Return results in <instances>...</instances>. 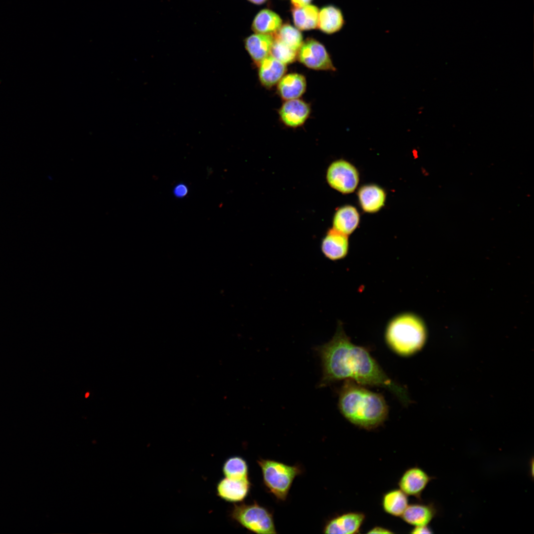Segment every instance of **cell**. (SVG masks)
I'll return each instance as SVG.
<instances>
[{
    "instance_id": "6da1fadb",
    "label": "cell",
    "mask_w": 534,
    "mask_h": 534,
    "mask_svg": "<svg viewBox=\"0 0 534 534\" xmlns=\"http://www.w3.org/2000/svg\"><path fill=\"white\" fill-rule=\"evenodd\" d=\"M314 349L322 367L318 388L343 380H351L366 387L384 388L405 406L411 403L406 389L386 374L368 350L352 342L341 321H338L331 339Z\"/></svg>"
},
{
    "instance_id": "7a4b0ae2",
    "label": "cell",
    "mask_w": 534,
    "mask_h": 534,
    "mask_svg": "<svg viewBox=\"0 0 534 534\" xmlns=\"http://www.w3.org/2000/svg\"><path fill=\"white\" fill-rule=\"evenodd\" d=\"M338 407L350 423L368 431L382 426L389 413L388 406L382 395L351 380H344L340 389Z\"/></svg>"
},
{
    "instance_id": "3957f363",
    "label": "cell",
    "mask_w": 534,
    "mask_h": 534,
    "mask_svg": "<svg viewBox=\"0 0 534 534\" xmlns=\"http://www.w3.org/2000/svg\"><path fill=\"white\" fill-rule=\"evenodd\" d=\"M384 339L388 347L396 355L410 356L418 352L425 343V324L415 313L406 312L398 313L388 322Z\"/></svg>"
},
{
    "instance_id": "277c9868",
    "label": "cell",
    "mask_w": 534,
    "mask_h": 534,
    "mask_svg": "<svg viewBox=\"0 0 534 534\" xmlns=\"http://www.w3.org/2000/svg\"><path fill=\"white\" fill-rule=\"evenodd\" d=\"M257 463L268 492L278 500H286L294 479L303 472L302 467L269 459H259Z\"/></svg>"
},
{
    "instance_id": "5b68a950",
    "label": "cell",
    "mask_w": 534,
    "mask_h": 534,
    "mask_svg": "<svg viewBox=\"0 0 534 534\" xmlns=\"http://www.w3.org/2000/svg\"><path fill=\"white\" fill-rule=\"evenodd\" d=\"M233 521L246 530L258 534L277 533L272 513L257 502L234 503L229 512Z\"/></svg>"
},
{
    "instance_id": "8992f818",
    "label": "cell",
    "mask_w": 534,
    "mask_h": 534,
    "mask_svg": "<svg viewBox=\"0 0 534 534\" xmlns=\"http://www.w3.org/2000/svg\"><path fill=\"white\" fill-rule=\"evenodd\" d=\"M326 179L330 186L344 194L355 191L359 182L356 169L350 163L343 160L336 161L329 166Z\"/></svg>"
},
{
    "instance_id": "52a82bcc",
    "label": "cell",
    "mask_w": 534,
    "mask_h": 534,
    "mask_svg": "<svg viewBox=\"0 0 534 534\" xmlns=\"http://www.w3.org/2000/svg\"><path fill=\"white\" fill-rule=\"evenodd\" d=\"M298 55L300 62L308 68L317 70H336L324 46L315 40L309 39L303 43Z\"/></svg>"
},
{
    "instance_id": "ba28073f",
    "label": "cell",
    "mask_w": 534,
    "mask_h": 534,
    "mask_svg": "<svg viewBox=\"0 0 534 534\" xmlns=\"http://www.w3.org/2000/svg\"><path fill=\"white\" fill-rule=\"evenodd\" d=\"M366 519L360 511H349L329 519L325 523L322 532L324 534H354L358 533Z\"/></svg>"
},
{
    "instance_id": "9c48e42d",
    "label": "cell",
    "mask_w": 534,
    "mask_h": 534,
    "mask_svg": "<svg viewBox=\"0 0 534 534\" xmlns=\"http://www.w3.org/2000/svg\"><path fill=\"white\" fill-rule=\"evenodd\" d=\"M434 479L421 468L414 466L404 471L399 480L398 485L407 496H413L419 501H422V492Z\"/></svg>"
},
{
    "instance_id": "30bf717a",
    "label": "cell",
    "mask_w": 534,
    "mask_h": 534,
    "mask_svg": "<svg viewBox=\"0 0 534 534\" xmlns=\"http://www.w3.org/2000/svg\"><path fill=\"white\" fill-rule=\"evenodd\" d=\"M320 249L323 256L330 261L344 259L349 250L348 235L333 228L329 229L321 240Z\"/></svg>"
},
{
    "instance_id": "8fae6325",
    "label": "cell",
    "mask_w": 534,
    "mask_h": 534,
    "mask_svg": "<svg viewBox=\"0 0 534 534\" xmlns=\"http://www.w3.org/2000/svg\"><path fill=\"white\" fill-rule=\"evenodd\" d=\"M251 487L249 478L235 480L224 477L216 485V494L226 502L238 503L246 498Z\"/></svg>"
},
{
    "instance_id": "7c38bea8",
    "label": "cell",
    "mask_w": 534,
    "mask_h": 534,
    "mask_svg": "<svg viewBox=\"0 0 534 534\" xmlns=\"http://www.w3.org/2000/svg\"><path fill=\"white\" fill-rule=\"evenodd\" d=\"M309 105L298 98L286 100L281 107L279 114L286 126L296 128L302 126L310 113Z\"/></svg>"
},
{
    "instance_id": "4fadbf2b",
    "label": "cell",
    "mask_w": 534,
    "mask_h": 534,
    "mask_svg": "<svg viewBox=\"0 0 534 534\" xmlns=\"http://www.w3.org/2000/svg\"><path fill=\"white\" fill-rule=\"evenodd\" d=\"M421 501L408 505L400 517L404 522L413 527L427 526L436 517L438 510L435 504Z\"/></svg>"
},
{
    "instance_id": "5bb4252c",
    "label": "cell",
    "mask_w": 534,
    "mask_h": 534,
    "mask_svg": "<svg viewBox=\"0 0 534 534\" xmlns=\"http://www.w3.org/2000/svg\"><path fill=\"white\" fill-rule=\"evenodd\" d=\"M259 77L262 85L270 88L278 83L286 70V64L269 55L259 63Z\"/></svg>"
},
{
    "instance_id": "9a60e30c",
    "label": "cell",
    "mask_w": 534,
    "mask_h": 534,
    "mask_svg": "<svg viewBox=\"0 0 534 534\" xmlns=\"http://www.w3.org/2000/svg\"><path fill=\"white\" fill-rule=\"evenodd\" d=\"M358 198L362 210L367 213H375L384 205L386 193L380 187L368 184L360 187Z\"/></svg>"
},
{
    "instance_id": "2e32d148",
    "label": "cell",
    "mask_w": 534,
    "mask_h": 534,
    "mask_svg": "<svg viewBox=\"0 0 534 534\" xmlns=\"http://www.w3.org/2000/svg\"><path fill=\"white\" fill-rule=\"evenodd\" d=\"M273 41L271 34L257 33L246 39L245 48L252 59L259 64L270 54Z\"/></svg>"
},
{
    "instance_id": "e0dca14e",
    "label": "cell",
    "mask_w": 534,
    "mask_h": 534,
    "mask_svg": "<svg viewBox=\"0 0 534 534\" xmlns=\"http://www.w3.org/2000/svg\"><path fill=\"white\" fill-rule=\"evenodd\" d=\"M306 80L304 76L298 73L286 75L278 82V91L286 100L299 98L305 92Z\"/></svg>"
},
{
    "instance_id": "ac0fdd59",
    "label": "cell",
    "mask_w": 534,
    "mask_h": 534,
    "mask_svg": "<svg viewBox=\"0 0 534 534\" xmlns=\"http://www.w3.org/2000/svg\"><path fill=\"white\" fill-rule=\"evenodd\" d=\"M344 24L343 13L338 7L329 5L323 7L320 10L318 26L322 32L328 34L335 33L339 31Z\"/></svg>"
},
{
    "instance_id": "d6986e66",
    "label": "cell",
    "mask_w": 534,
    "mask_h": 534,
    "mask_svg": "<svg viewBox=\"0 0 534 534\" xmlns=\"http://www.w3.org/2000/svg\"><path fill=\"white\" fill-rule=\"evenodd\" d=\"M359 222V215L354 207L343 206L337 210L333 220V228L347 235L352 233Z\"/></svg>"
},
{
    "instance_id": "ffe728a7",
    "label": "cell",
    "mask_w": 534,
    "mask_h": 534,
    "mask_svg": "<svg viewBox=\"0 0 534 534\" xmlns=\"http://www.w3.org/2000/svg\"><path fill=\"white\" fill-rule=\"evenodd\" d=\"M408 504V496L400 489H392L382 495L384 511L393 517H400Z\"/></svg>"
},
{
    "instance_id": "44dd1931",
    "label": "cell",
    "mask_w": 534,
    "mask_h": 534,
    "mask_svg": "<svg viewBox=\"0 0 534 534\" xmlns=\"http://www.w3.org/2000/svg\"><path fill=\"white\" fill-rule=\"evenodd\" d=\"M282 20L275 12L269 9L260 11L254 19L252 29L256 33L271 34L281 26Z\"/></svg>"
},
{
    "instance_id": "7402d4cb",
    "label": "cell",
    "mask_w": 534,
    "mask_h": 534,
    "mask_svg": "<svg viewBox=\"0 0 534 534\" xmlns=\"http://www.w3.org/2000/svg\"><path fill=\"white\" fill-rule=\"evenodd\" d=\"M318 14L317 7L313 5L295 7L292 10L294 23L297 28L302 30L315 28L318 25Z\"/></svg>"
},
{
    "instance_id": "603a6c76",
    "label": "cell",
    "mask_w": 534,
    "mask_h": 534,
    "mask_svg": "<svg viewBox=\"0 0 534 534\" xmlns=\"http://www.w3.org/2000/svg\"><path fill=\"white\" fill-rule=\"evenodd\" d=\"M222 472L224 477L235 480L249 478L248 465L246 461L239 456H233L223 462Z\"/></svg>"
},
{
    "instance_id": "cb8c5ba5",
    "label": "cell",
    "mask_w": 534,
    "mask_h": 534,
    "mask_svg": "<svg viewBox=\"0 0 534 534\" xmlns=\"http://www.w3.org/2000/svg\"><path fill=\"white\" fill-rule=\"evenodd\" d=\"M291 48L297 51L303 44L301 33L289 24L281 26L274 36Z\"/></svg>"
},
{
    "instance_id": "d4e9b609",
    "label": "cell",
    "mask_w": 534,
    "mask_h": 534,
    "mask_svg": "<svg viewBox=\"0 0 534 534\" xmlns=\"http://www.w3.org/2000/svg\"><path fill=\"white\" fill-rule=\"evenodd\" d=\"M297 51L274 38L270 54L280 62L287 64L291 63L295 60L297 55Z\"/></svg>"
},
{
    "instance_id": "484cf974",
    "label": "cell",
    "mask_w": 534,
    "mask_h": 534,
    "mask_svg": "<svg viewBox=\"0 0 534 534\" xmlns=\"http://www.w3.org/2000/svg\"><path fill=\"white\" fill-rule=\"evenodd\" d=\"M410 533L413 534H433V532L431 528L428 525H427L413 527Z\"/></svg>"
},
{
    "instance_id": "4316f807",
    "label": "cell",
    "mask_w": 534,
    "mask_h": 534,
    "mask_svg": "<svg viewBox=\"0 0 534 534\" xmlns=\"http://www.w3.org/2000/svg\"><path fill=\"white\" fill-rule=\"evenodd\" d=\"M367 534H393L391 530L381 526H375L370 529Z\"/></svg>"
},
{
    "instance_id": "83f0119b",
    "label": "cell",
    "mask_w": 534,
    "mask_h": 534,
    "mask_svg": "<svg viewBox=\"0 0 534 534\" xmlns=\"http://www.w3.org/2000/svg\"><path fill=\"white\" fill-rule=\"evenodd\" d=\"M187 189L185 185H179L175 189V194L178 197H183L187 193Z\"/></svg>"
},
{
    "instance_id": "f1b7e54d",
    "label": "cell",
    "mask_w": 534,
    "mask_h": 534,
    "mask_svg": "<svg viewBox=\"0 0 534 534\" xmlns=\"http://www.w3.org/2000/svg\"><path fill=\"white\" fill-rule=\"evenodd\" d=\"M295 7H301L308 5L312 0H291Z\"/></svg>"
},
{
    "instance_id": "f546056e",
    "label": "cell",
    "mask_w": 534,
    "mask_h": 534,
    "mask_svg": "<svg viewBox=\"0 0 534 534\" xmlns=\"http://www.w3.org/2000/svg\"><path fill=\"white\" fill-rule=\"evenodd\" d=\"M255 4H260L264 3L266 0H248Z\"/></svg>"
},
{
    "instance_id": "4dcf8cb0",
    "label": "cell",
    "mask_w": 534,
    "mask_h": 534,
    "mask_svg": "<svg viewBox=\"0 0 534 534\" xmlns=\"http://www.w3.org/2000/svg\"><path fill=\"white\" fill-rule=\"evenodd\" d=\"M89 393L87 392L85 395V397L88 398L89 397Z\"/></svg>"
}]
</instances>
